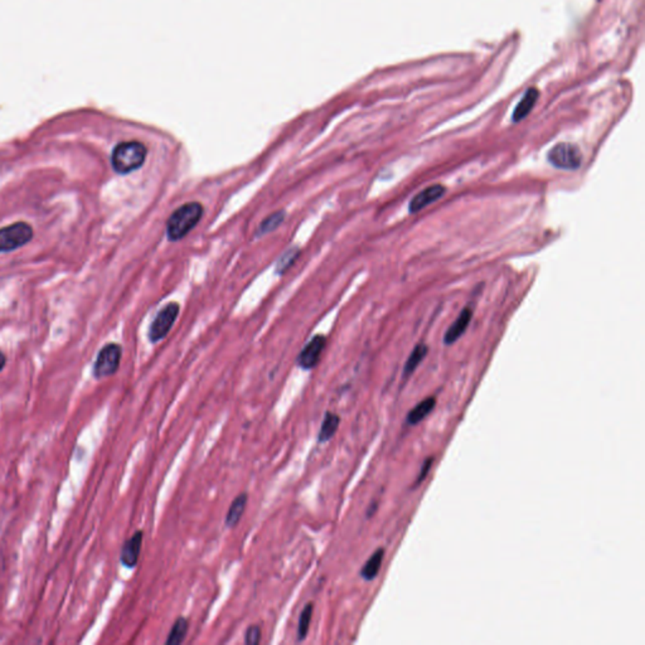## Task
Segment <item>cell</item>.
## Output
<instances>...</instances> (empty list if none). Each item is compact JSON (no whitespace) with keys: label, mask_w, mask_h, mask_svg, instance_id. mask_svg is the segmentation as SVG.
I'll return each instance as SVG.
<instances>
[{"label":"cell","mask_w":645,"mask_h":645,"mask_svg":"<svg viewBox=\"0 0 645 645\" xmlns=\"http://www.w3.org/2000/svg\"><path fill=\"white\" fill-rule=\"evenodd\" d=\"M247 501H249L247 493H241L240 496H236L232 504L229 506V512L226 514V519H224L226 527L234 528L240 523L241 518L245 513Z\"/></svg>","instance_id":"cell-11"},{"label":"cell","mask_w":645,"mask_h":645,"mask_svg":"<svg viewBox=\"0 0 645 645\" xmlns=\"http://www.w3.org/2000/svg\"><path fill=\"white\" fill-rule=\"evenodd\" d=\"M427 352H429V349H427L426 344H417L415 349L411 353L410 357L406 362L405 368H404V377L405 379H407L409 376H411L416 371L419 364L422 362V359L426 357Z\"/></svg>","instance_id":"cell-17"},{"label":"cell","mask_w":645,"mask_h":645,"mask_svg":"<svg viewBox=\"0 0 645 645\" xmlns=\"http://www.w3.org/2000/svg\"><path fill=\"white\" fill-rule=\"evenodd\" d=\"M261 641V628L259 625H251L245 633V644L259 645Z\"/></svg>","instance_id":"cell-21"},{"label":"cell","mask_w":645,"mask_h":645,"mask_svg":"<svg viewBox=\"0 0 645 645\" xmlns=\"http://www.w3.org/2000/svg\"><path fill=\"white\" fill-rule=\"evenodd\" d=\"M432 463H434V458L426 459V461L422 464L421 470H420V474L417 476L416 481H415V486H420L424 480L426 479L427 473L430 471L431 469Z\"/></svg>","instance_id":"cell-22"},{"label":"cell","mask_w":645,"mask_h":645,"mask_svg":"<svg viewBox=\"0 0 645 645\" xmlns=\"http://www.w3.org/2000/svg\"><path fill=\"white\" fill-rule=\"evenodd\" d=\"M179 314V305L171 303L166 305L155 316L149 329V339L151 343L161 341L171 331V326Z\"/></svg>","instance_id":"cell-6"},{"label":"cell","mask_w":645,"mask_h":645,"mask_svg":"<svg viewBox=\"0 0 645 645\" xmlns=\"http://www.w3.org/2000/svg\"><path fill=\"white\" fill-rule=\"evenodd\" d=\"M143 539L144 534L143 531H138L133 534V537H130L128 541H125L123 549H121V555H120V561L126 569H134L138 565L139 561L140 551L143 546Z\"/></svg>","instance_id":"cell-8"},{"label":"cell","mask_w":645,"mask_h":645,"mask_svg":"<svg viewBox=\"0 0 645 645\" xmlns=\"http://www.w3.org/2000/svg\"><path fill=\"white\" fill-rule=\"evenodd\" d=\"M121 347L111 343L102 348L94 364V377L96 379H106L118 372L121 361Z\"/></svg>","instance_id":"cell-5"},{"label":"cell","mask_w":645,"mask_h":645,"mask_svg":"<svg viewBox=\"0 0 645 645\" xmlns=\"http://www.w3.org/2000/svg\"><path fill=\"white\" fill-rule=\"evenodd\" d=\"M298 256L299 249H290V250L286 251L283 256L280 257L278 265H276V266H278V271L280 272V274L286 271L289 267L291 266L294 262H295V260L298 259Z\"/></svg>","instance_id":"cell-20"},{"label":"cell","mask_w":645,"mask_h":645,"mask_svg":"<svg viewBox=\"0 0 645 645\" xmlns=\"http://www.w3.org/2000/svg\"><path fill=\"white\" fill-rule=\"evenodd\" d=\"M32 237V227L26 222H16L0 229V254L11 252L27 245Z\"/></svg>","instance_id":"cell-4"},{"label":"cell","mask_w":645,"mask_h":645,"mask_svg":"<svg viewBox=\"0 0 645 645\" xmlns=\"http://www.w3.org/2000/svg\"><path fill=\"white\" fill-rule=\"evenodd\" d=\"M539 94L537 89H534V87L529 89L526 92V95L522 97V100L518 104L514 112H513V121L519 123L523 119L527 118L528 114L532 111L536 102L539 100Z\"/></svg>","instance_id":"cell-12"},{"label":"cell","mask_w":645,"mask_h":645,"mask_svg":"<svg viewBox=\"0 0 645 645\" xmlns=\"http://www.w3.org/2000/svg\"><path fill=\"white\" fill-rule=\"evenodd\" d=\"M471 318H473V310L469 309V308L463 310L459 315L458 319L454 321L453 324L450 326V328L445 333V336H444L445 344L450 346V344H453V343L458 341L459 338L464 334L466 328L469 326Z\"/></svg>","instance_id":"cell-10"},{"label":"cell","mask_w":645,"mask_h":645,"mask_svg":"<svg viewBox=\"0 0 645 645\" xmlns=\"http://www.w3.org/2000/svg\"><path fill=\"white\" fill-rule=\"evenodd\" d=\"M6 356H4V354H3V352H0V371H1V369H3V368H4V366H6Z\"/></svg>","instance_id":"cell-23"},{"label":"cell","mask_w":645,"mask_h":645,"mask_svg":"<svg viewBox=\"0 0 645 645\" xmlns=\"http://www.w3.org/2000/svg\"><path fill=\"white\" fill-rule=\"evenodd\" d=\"M188 629H189V623L186 618H178L174 621V625L171 628V633L168 635L166 640V645H179L186 639Z\"/></svg>","instance_id":"cell-16"},{"label":"cell","mask_w":645,"mask_h":645,"mask_svg":"<svg viewBox=\"0 0 645 645\" xmlns=\"http://www.w3.org/2000/svg\"><path fill=\"white\" fill-rule=\"evenodd\" d=\"M313 610H314V606H313V604L309 603L303 609V611L300 614L298 623L299 641H303L306 638V635H308L311 618H313Z\"/></svg>","instance_id":"cell-19"},{"label":"cell","mask_w":645,"mask_h":645,"mask_svg":"<svg viewBox=\"0 0 645 645\" xmlns=\"http://www.w3.org/2000/svg\"><path fill=\"white\" fill-rule=\"evenodd\" d=\"M148 150L139 141H124L112 150L111 164L119 174H129L144 164Z\"/></svg>","instance_id":"cell-2"},{"label":"cell","mask_w":645,"mask_h":645,"mask_svg":"<svg viewBox=\"0 0 645 645\" xmlns=\"http://www.w3.org/2000/svg\"><path fill=\"white\" fill-rule=\"evenodd\" d=\"M547 159L555 168L575 171L581 166L582 153L577 145L560 143L549 150Z\"/></svg>","instance_id":"cell-3"},{"label":"cell","mask_w":645,"mask_h":645,"mask_svg":"<svg viewBox=\"0 0 645 645\" xmlns=\"http://www.w3.org/2000/svg\"><path fill=\"white\" fill-rule=\"evenodd\" d=\"M326 344V336H315L299 354L298 361H296L299 367H301L303 369L314 368L319 362L320 356L324 351Z\"/></svg>","instance_id":"cell-7"},{"label":"cell","mask_w":645,"mask_h":645,"mask_svg":"<svg viewBox=\"0 0 645 645\" xmlns=\"http://www.w3.org/2000/svg\"><path fill=\"white\" fill-rule=\"evenodd\" d=\"M284 219H285V212L284 211H279V212H275L271 216H269L267 219L262 221L260 227L257 229L256 236L261 237V236L267 235L272 231H275L280 224H283Z\"/></svg>","instance_id":"cell-18"},{"label":"cell","mask_w":645,"mask_h":645,"mask_svg":"<svg viewBox=\"0 0 645 645\" xmlns=\"http://www.w3.org/2000/svg\"><path fill=\"white\" fill-rule=\"evenodd\" d=\"M384 559V549H376L374 552V555L368 559L367 562L364 564L362 570H361V576H362L366 581H372V580H374V579L377 577L379 570H381V567H382Z\"/></svg>","instance_id":"cell-14"},{"label":"cell","mask_w":645,"mask_h":645,"mask_svg":"<svg viewBox=\"0 0 645 645\" xmlns=\"http://www.w3.org/2000/svg\"><path fill=\"white\" fill-rule=\"evenodd\" d=\"M445 192H446V189L441 184H435V186H430L426 189H424L411 199L410 204H409L410 214H417L421 209H426L429 204L436 202L437 199L443 197Z\"/></svg>","instance_id":"cell-9"},{"label":"cell","mask_w":645,"mask_h":645,"mask_svg":"<svg viewBox=\"0 0 645 645\" xmlns=\"http://www.w3.org/2000/svg\"><path fill=\"white\" fill-rule=\"evenodd\" d=\"M435 406H436V399H435V397H427L425 400H422L420 404H417V405L409 412V415H407V424H409V425H417V424H420L424 419H426V417L431 414V411L435 409Z\"/></svg>","instance_id":"cell-13"},{"label":"cell","mask_w":645,"mask_h":645,"mask_svg":"<svg viewBox=\"0 0 645 645\" xmlns=\"http://www.w3.org/2000/svg\"><path fill=\"white\" fill-rule=\"evenodd\" d=\"M339 424H341V417L333 412H326V417L321 422L319 434H318V443H326L331 440L336 435Z\"/></svg>","instance_id":"cell-15"},{"label":"cell","mask_w":645,"mask_h":645,"mask_svg":"<svg viewBox=\"0 0 645 645\" xmlns=\"http://www.w3.org/2000/svg\"><path fill=\"white\" fill-rule=\"evenodd\" d=\"M203 216L201 203L191 202L183 204L174 211L166 222V235L171 241H179L192 231Z\"/></svg>","instance_id":"cell-1"}]
</instances>
